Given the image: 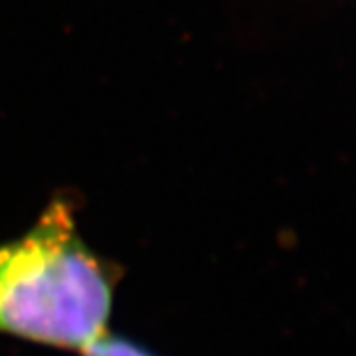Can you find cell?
I'll return each instance as SVG.
<instances>
[{
  "instance_id": "cell-1",
  "label": "cell",
  "mask_w": 356,
  "mask_h": 356,
  "mask_svg": "<svg viewBox=\"0 0 356 356\" xmlns=\"http://www.w3.org/2000/svg\"><path fill=\"white\" fill-rule=\"evenodd\" d=\"M119 271L83 242L70 200L0 245V332L83 353L107 334Z\"/></svg>"
},
{
  "instance_id": "cell-2",
  "label": "cell",
  "mask_w": 356,
  "mask_h": 356,
  "mask_svg": "<svg viewBox=\"0 0 356 356\" xmlns=\"http://www.w3.org/2000/svg\"><path fill=\"white\" fill-rule=\"evenodd\" d=\"M81 356H153L139 344L129 343L127 339H119L111 334H103L99 341L88 346Z\"/></svg>"
}]
</instances>
